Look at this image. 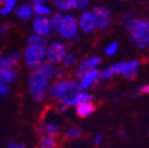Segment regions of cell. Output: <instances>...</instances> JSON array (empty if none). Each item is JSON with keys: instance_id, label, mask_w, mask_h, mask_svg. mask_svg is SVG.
I'll return each instance as SVG.
<instances>
[{"instance_id": "cell-36", "label": "cell", "mask_w": 149, "mask_h": 148, "mask_svg": "<svg viewBox=\"0 0 149 148\" xmlns=\"http://www.w3.org/2000/svg\"><path fill=\"white\" fill-rule=\"evenodd\" d=\"M46 0H32V5H42L45 4Z\"/></svg>"}, {"instance_id": "cell-22", "label": "cell", "mask_w": 149, "mask_h": 148, "mask_svg": "<svg viewBox=\"0 0 149 148\" xmlns=\"http://www.w3.org/2000/svg\"><path fill=\"white\" fill-rule=\"evenodd\" d=\"M53 4L59 12H68L72 10L71 0H53Z\"/></svg>"}, {"instance_id": "cell-25", "label": "cell", "mask_w": 149, "mask_h": 148, "mask_svg": "<svg viewBox=\"0 0 149 148\" xmlns=\"http://www.w3.org/2000/svg\"><path fill=\"white\" fill-rule=\"evenodd\" d=\"M72 3V8L73 10H85L89 4H90V0H71Z\"/></svg>"}, {"instance_id": "cell-6", "label": "cell", "mask_w": 149, "mask_h": 148, "mask_svg": "<svg viewBox=\"0 0 149 148\" xmlns=\"http://www.w3.org/2000/svg\"><path fill=\"white\" fill-rule=\"evenodd\" d=\"M45 59V47L37 45H27L24 51V61L27 66L36 68Z\"/></svg>"}, {"instance_id": "cell-14", "label": "cell", "mask_w": 149, "mask_h": 148, "mask_svg": "<svg viewBox=\"0 0 149 148\" xmlns=\"http://www.w3.org/2000/svg\"><path fill=\"white\" fill-rule=\"evenodd\" d=\"M76 113L79 117L82 119H85L88 116H90L91 114L95 113V109L96 107L94 105L92 102H83V103H79V104H76Z\"/></svg>"}, {"instance_id": "cell-38", "label": "cell", "mask_w": 149, "mask_h": 148, "mask_svg": "<svg viewBox=\"0 0 149 148\" xmlns=\"http://www.w3.org/2000/svg\"><path fill=\"white\" fill-rule=\"evenodd\" d=\"M1 57H3V52H1V50H0V59H1Z\"/></svg>"}, {"instance_id": "cell-2", "label": "cell", "mask_w": 149, "mask_h": 148, "mask_svg": "<svg viewBox=\"0 0 149 148\" xmlns=\"http://www.w3.org/2000/svg\"><path fill=\"white\" fill-rule=\"evenodd\" d=\"M82 91L79 82L76 80H57L49 87V95L51 98L61 103V110H66L69 108L68 103Z\"/></svg>"}, {"instance_id": "cell-12", "label": "cell", "mask_w": 149, "mask_h": 148, "mask_svg": "<svg viewBox=\"0 0 149 148\" xmlns=\"http://www.w3.org/2000/svg\"><path fill=\"white\" fill-rule=\"evenodd\" d=\"M78 27L85 33H92L96 30L95 18L91 11H83L78 20Z\"/></svg>"}, {"instance_id": "cell-1", "label": "cell", "mask_w": 149, "mask_h": 148, "mask_svg": "<svg viewBox=\"0 0 149 148\" xmlns=\"http://www.w3.org/2000/svg\"><path fill=\"white\" fill-rule=\"evenodd\" d=\"M29 76V90L33 100L43 101L49 91L50 80L54 77V64L43 62L38 66L33 68Z\"/></svg>"}, {"instance_id": "cell-35", "label": "cell", "mask_w": 149, "mask_h": 148, "mask_svg": "<svg viewBox=\"0 0 149 148\" xmlns=\"http://www.w3.org/2000/svg\"><path fill=\"white\" fill-rule=\"evenodd\" d=\"M118 135H120L121 139H125L127 135H128V133H127V131H124V129H121L120 133H118Z\"/></svg>"}, {"instance_id": "cell-29", "label": "cell", "mask_w": 149, "mask_h": 148, "mask_svg": "<svg viewBox=\"0 0 149 148\" xmlns=\"http://www.w3.org/2000/svg\"><path fill=\"white\" fill-rule=\"evenodd\" d=\"M7 148H26V147L22 143H17L13 140H10L7 141Z\"/></svg>"}, {"instance_id": "cell-37", "label": "cell", "mask_w": 149, "mask_h": 148, "mask_svg": "<svg viewBox=\"0 0 149 148\" xmlns=\"http://www.w3.org/2000/svg\"><path fill=\"white\" fill-rule=\"evenodd\" d=\"M140 95H141V94H140L139 91H137V92H134V94H133L132 96H130V98H133V100H136V98H139V97H140Z\"/></svg>"}, {"instance_id": "cell-23", "label": "cell", "mask_w": 149, "mask_h": 148, "mask_svg": "<svg viewBox=\"0 0 149 148\" xmlns=\"http://www.w3.org/2000/svg\"><path fill=\"white\" fill-rule=\"evenodd\" d=\"M33 13L36 15H50L52 12H51V8L45 5V4H42V5H33Z\"/></svg>"}, {"instance_id": "cell-5", "label": "cell", "mask_w": 149, "mask_h": 148, "mask_svg": "<svg viewBox=\"0 0 149 148\" xmlns=\"http://www.w3.org/2000/svg\"><path fill=\"white\" fill-rule=\"evenodd\" d=\"M140 63L137 59H133L129 62H121L113 64L109 66L108 69L110 70L111 75L116 76V75H122L128 80H134L137 75V70H139Z\"/></svg>"}, {"instance_id": "cell-13", "label": "cell", "mask_w": 149, "mask_h": 148, "mask_svg": "<svg viewBox=\"0 0 149 148\" xmlns=\"http://www.w3.org/2000/svg\"><path fill=\"white\" fill-rule=\"evenodd\" d=\"M33 5L32 3H23L22 5H19L15 8V15L19 18V19L26 22L30 20L33 17Z\"/></svg>"}, {"instance_id": "cell-21", "label": "cell", "mask_w": 149, "mask_h": 148, "mask_svg": "<svg viewBox=\"0 0 149 148\" xmlns=\"http://www.w3.org/2000/svg\"><path fill=\"white\" fill-rule=\"evenodd\" d=\"M15 5H17V0H5V1L0 5V14L1 15H7L8 13H11L12 11L15 10Z\"/></svg>"}, {"instance_id": "cell-27", "label": "cell", "mask_w": 149, "mask_h": 148, "mask_svg": "<svg viewBox=\"0 0 149 148\" xmlns=\"http://www.w3.org/2000/svg\"><path fill=\"white\" fill-rule=\"evenodd\" d=\"M8 84L4 83L3 81H0V96H7L8 95Z\"/></svg>"}, {"instance_id": "cell-33", "label": "cell", "mask_w": 149, "mask_h": 148, "mask_svg": "<svg viewBox=\"0 0 149 148\" xmlns=\"http://www.w3.org/2000/svg\"><path fill=\"white\" fill-rule=\"evenodd\" d=\"M133 18H134V17H133V14H132V13H125V14L122 17V20H123V23H125V24H127V23H129L130 20H132Z\"/></svg>"}, {"instance_id": "cell-39", "label": "cell", "mask_w": 149, "mask_h": 148, "mask_svg": "<svg viewBox=\"0 0 149 148\" xmlns=\"http://www.w3.org/2000/svg\"><path fill=\"white\" fill-rule=\"evenodd\" d=\"M4 1H5V0H0V5H1V4L4 3Z\"/></svg>"}, {"instance_id": "cell-34", "label": "cell", "mask_w": 149, "mask_h": 148, "mask_svg": "<svg viewBox=\"0 0 149 148\" xmlns=\"http://www.w3.org/2000/svg\"><path fill=\"white\" fill-rule=\"evenodd\" d=\"M78 39H79V34L77 33V34H74L73 37H71V38H70L69 40H70V43H71V44H73V43H77V40H78Z\"/></svg>"}, {"instance_id": "cell-18", "label": "cell", "mask_w": 149, "mask_h": 148, "mask_svg": "<svg viewBox=\"0 0 149 148\" xmlns=\"http://www.w3.org/2000/svg\"><path fill=\"white\" fill-rule=\"evenodd\" d=\"M63 17L64 14H62L61 12H57L51 15L50 18V23H51V29L53 32L58 33L61 30V25H62V20H63Z\"/></svg>"}, {"instance_id": "cell-20", "label": "cell", "mask_w": 149, "mask_h": 148, "mask_svg": "<svg viewBox=\"0 0 149 148\" xmlns=\"http://www.w3.org/2000/svg\"><path fill=\"white\" fill-rule=\"evenodd\" d=\"M27 44L29 45H37V46H44V47H46L47 40H46L45 37H42V36L37 34V33H33V34H31L29 37Z\"/></svg>"}, {"instance_id": "cell-24", "label": "cell", "mask_w": 149, "mask_h": 148, "mask_svg": "<svg viewBox=\"0 0 149 148\" xmlns=\"http://www.w3.org/2000/svg\"><path fill=\"white\" fill-rule=\"evenodd\" d=\"M77 56L74 53H66L65 56H64V58H63V65L65 66V68H71V66H73V65H76V63H77Z\"/></svg>"}, {"instance_id": "cell-17", "label": "cell", "mask_w": 149, "mask_h": 148, "mask_svg": "<svg viewBox=\"0 0 149 148\" xmlns=\"http://www.w3.org/2000/svg\"><path fill=\"white\" fill-rule=\"evenodd\" d=\"M58 133V124L54 122H47L39 128V134H50V135H57Z\"/></svg>"}, {"instance_id": "cell-30", "label": "cell", "mask_w": 149, "mask_h": 148, "mask_svg": "<svg viewBox=\"0 0 149 148\" xmlns=\"http://www.w3.org/2000/svg\"><path fill=\"white\" fill-rule=\"evenodd\" d=\"M11 29V23H4L0 27V33L1 34H6Z\"/></svg>"}, {"instance_id": "cell-15", "label": "cell", "mask_w": 149, "mask_h": 148, "mask_svg": "<svg viewBox=\"0 0 149 148\" xmlns=\"http://www.w3.org/2000/svg\"><path fill=\"white\" fill-rule=\"evenodd\" d=\"M94 101H95L94 95H91V94H89V92H85V91L82 90L68 103V105L72 107V105H76V104H79V103H83V102H94Z\"/></svg>"}, {"instance_id": "cell-8", "label": "cell", "mask_w": 149, "mask_h": 148, "mask_svg": "<svg viewBox=\"0 0 149 148\" xmlns=\"http://www.w3.org/2000/svg\"><path fill=\"white\" fill-rule=\"evenodd\" d=\"M78 33V20L71 14H65L63 17L61 30L58 34L62 37L63 39H70L71 37Z\"/></svg>"}, {"instance_id": "cell-9", "label": "cell", "mask_w": 149, "mask_h": 148, "mask_svg": "<svg viewBox=\"0 0 149 148\" xmlns=\"http://www.w3.org/2000/svg\"><path fill=\"white\" fill-rule=\"evenodd\" d=\"M92 15L95 18V23H96V29L103 31L108 29L110 25V11L105 6H96L92 8Z\"/></svg>"}, {"instance_id": "cell-19", "label": "cell", "mask_w": 149, "mask_h": 148, "mask_svg": "<svg viewBox=\"0 0 149 148\" xmlns=\"http://www.w3.org/2000/svg\"><path fill=\"white\" fill-rule=\"evenodd\" d=\"M83 131L79 127H71L69 129H66L65 133H64V139L68 141H73V140H77L81 135H82Z\"/></svg>"}, {"instance_id": "cell-28", "label": "cell", "mask_w": 149, "mask_h": 148, "mask_svg": "<svg viewBox=\"0 0 149 148\" xmlns=\"http://www.w3.org/2000/svg\"><path fill=\"white\" fill-rule=\"evenodd\" d=\"M64 76H65L64 68H58V69L54 70V77L57 80H62V78H64Z\"/></svg>"}, {"instance_id": "cell-31", "label": "cell", "mask_w": 149, "mask_h": 148, "mask_svg": "<svg viewBox=\"0 0 149 148\" xmlns=\"http://www.w3.org/2000/svg\"><path fill=\"white\" fill-rule=\"evenodd\" d=\"M103 141V135L102 134H97L95 138H94V145L95 146H98L100 143H102Z\"/></svg>"}, {"instance_id": "cell-40", "label": "cell", "mask_w": 149, "mask_h": 148, "mask_svg": "<svg viewBox=\"0 0 149 148\" xmlns=\"http://www.w3.org/2000/svg\"><path fill=\"white\" fill-rule=\"evenodd\" d=\"M122 1H127V0H122Z\"/></svg>"}, {"instance_id": "cell-7", "label": "cell", "mask_w": 149, "mask_h": 148, "mask_svg": "<svg viewBox=\"0 0 149 148\" xmlns=\"http://www.w3.org/2000/svg\"><path fill=\"white\" fill-rule=\"evenodd\" d=\"M66 54V45L63 42H52L45 47V58L52 64H58Z\"/></svg>"}, {"instance_id": "cell-3", "label": "cell", "mask_w": 149, "mask_h": 148, "mask_svg": "<svg viewBox=\"0 0 149 148\" xmlns=\"http://www.w3.org/2000/svg\"><path fill=\"white\" fill-rule=\"evenodd\" d=\"M127 30L130 34L132 42L139 49L149 47V22L142 18L133 19L125 24Z\"/></svg>"}, {"instance_id": "cell-11", "label": "cell", "mask_w": 149, "mask_h": 148, "mask_svg": "<svg viewBox=\"0 0 149 148\" xmlns=\"http://www.w3.org/2000/svg\"><path fill=\"white\" fill-rule=\"evenodd\" d=\"M100 70L97 69H90L84 72V75L81 78L79 85L82 90H89L91 87L95 88L101 83V77H100Z\"/></svg>"}, {"instance_id": "cell-32", "label": "cell", "mask_w": 149, "mask_h": 148, "mask_svg": "<svg viewBox=\"0 0 149 148\" xmlns=\"http://www.w3.org/2000/svg\"><path fill=\"white\" fill-rule=\"evenodd\" d=\"M139 92L140 94H149V84H144V85L140 87Z\"/></svg>"}, {"instance_id": "cell-26", "label": "cell", "mask_w": 149, "mask_h": 148, "mask_svg": "<svg viewBox=\"0 0 149 148\" xmlns=\"http://www.w3.org/2000/svg\"><path fill=\"white\" fill-rule=\"evenodd\" d=\"M117 49H118V43L117 42H113L105 47V54L109 56V57L114 56V54L117 52Z\"/></svg>"}, {"instance_id": "cell-16", "label": "cell", "mask_w": 149, "mask_h": 148, "mask_svg": "<svg viewBox=\"0 0 149 148\" xmlns=\"http://www.w3.org/2000/svg\"><path fill=\"white\" fill-rule=\"evenodd\" d=\"M56 147H57L56 136L50 134H44L38 145V148H56Z\"/></svg>"}, {"instance_id": "cell-10", "label": "cell", "mask_w": 149, "mask_h": 148, "mask_svg": "<svg viewBox=\"0 0 149 148\" xmlns=\"http://www.w3.org/2000/svg\"><path fill=\"white\" fill-rule=\"evenodd\" d=\"M32 27H33L34 33L39 34L42 37H45V38H49L52 33L50 18L45 15H36V18L33 19Z\"/></svg>"}, {"instance_id": "cell-4", "label": "cell", "mask_w": 149, "mask_h": 148, "mask_svg": "<svg viewBox=\"0 0 149 148\" xmlns=\"http://www.w3.org/2000/svg\"><path fill=\"white\" fill-rule=\"evenodd\" d=\"M20 59L19 53H12L7 57H1L0 59V81L6 84L13 83L18 77L17 64Z\"/></svg>"}]
</instances>
